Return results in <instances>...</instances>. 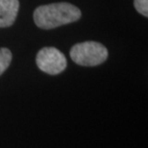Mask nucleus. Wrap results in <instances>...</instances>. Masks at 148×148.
Here are the masks:
<instances>
[{
  "instance_id": "obj_1",
  "label": "nucleus",
  "mask_w": 148,
  "mask_h": 148,
  "mask_svg": "<svg viewBox=\"0 0 148 148\" xmlns=\"http://www.w3.org/2000/svg\"><path fill=\"white\" fill-rule=\"evenodd\" d=\"M78 7L67 2L41 5L34 12V21L38 28L49 30L77 21L81 17Z\"/></svg>"
},
{
  "instance_id": "obj_2",
  "label": "nucleus",
  "mask_w": 148,
  "mask_h": 148,
  "mask_svg": "<svg viewBox=\"0 0 148 148\" xmlns=\"http://www.w3.org/2000/svg\"><path fill=\"white\" fill-rule=\"evenodd\" d=\"M70 57L77 64L94 66L104 63L108 58V50L97 41H84L72 46Z\"/></svg>"
},
{
  "instance_id": "obj_3",
  "label": "nucleus",
  "mask_w": 148,
  "mask_h": 148,
  "mask_svg": "<svg viewBox=\"0 0 148 148\" xmlns=\"http://www.w3.org/2000/svg\"><path fill=\"white\" fill-rule=\"evenodd\" d=\"M37 66L41 71L50 75L63 72L67 62L64 55L55 47H43L37 54Z\"/></svg>"
},
{
  "instance_id": "obj_4",
  "label": "nucleus",
  "mask_w": 148,
  "mask_h": 148,
  "mask_svg": "<svg viewBox=\"0 0 148 148\" xmlns=\"http://www.w3.org/2000/svg\"><path fill=\"white\" fill-rule=\"evenodd\" d=\"M19 9L18 0H0V28L13 25Z\"/></svg>"
},
{
  "instance_id": "obj_5",
  "label": "nucleus",
  "mask_w": 148,
  "mask_h": 148,
  "mask_svg": "<svg viewBox=\"0 0 148 148\" xmlns=\"http://www.w3.org/2000/svg\"><path fill=\"white\" fill-rule=\"evenodd\" d=\"M12 62V53L8 48H0V75L8 69Z\"/></svg>"
},
{
  "instance_id": "obj_6",
  "label": "nucleus",
  "mask_w": 148,
  "mask_h": 148,
  "mask_svg": "<svg viewBox=\"0 0 148 148\" xmlns=\"http://www.w3.org/2000/svg\"><path fill=\"white\" fill-rule=\"evenodd\" d=\"M134 6L140 14L148 16V0H134Z\"/></svg>"
}]
</instances>
